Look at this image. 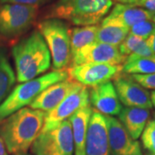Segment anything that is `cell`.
Here are the masks:
<instances>
[{"mask_svg": "<svg viewBox=\"0 0 155 155\" xmlns=\"http://www.w3.org/2000/svg\"><path fill=\"white\" fill-rule=\"evenodd\" d=\"M129 33V29L112 24H101L97 33L96 41L119 47Z\"/></svg>", "mask_w": 155, "mask_h": 155, "instance_id": "cell-22", "label": "cell"}, {"mask_svg": "<svg viewBox=\"0 0 155 155\" xmlns=\"http://www.w3.org/2000/svg\"><path fill=\"white\" fill-rule=\"evenodd\" d=\"M151 101H152V104L155 107V91L151 92Z\"/></svg>", "mask_w": 155, "mask_h": 155, "instance_id": "cell-33", "label": "cell"}, {"mask_svg": "<svg viewBox=\"0 0 155 155\" xmlns=\"http://www.w3.org/2000/svg\"><path fill=\"white\" fill-rule=\"evenodd\" d=\"M37 28L48 48L54 71L64 70L71 60V30L67 23L58 18H46Z\"/></svg>", "mask_w": 155, "mask_h": 155, "instance_id": "cell-5", "label": "cell"}, {"mask_svg": "<svg viewBox=\"0 0 155 155\" xmlns=\"http://www.w3.org/2000/svg\"><path fill=\"white\" fill-rule=\"evenodd\" d=\"M111 155H142L140 145L115 116H104Z\"/></svg>", "mask_w": 155, "mask_h": 155, "instance_id": "cell-12", "label": "cell"}, {"mask_svg": "<svg viewBox=\"0 0 155 155\" xmlns=\"http://www.w3.org/2000/svg\"><path fill=\"white\" fill-rule=\"evenodd\" d=\"M116 2H118L119 4H124V5H127L129 0H115Z\"/></svg>", "mask_w": 155, "mask_h": 155, "instance_id": "cell-34", "label": "cell"}, {"mask_svg": "<svg viewBox=\"0 0 155 155\" xmlns=\"http://www.w3.org/2000/svg\"><path fill=\"white\" fill-rule=\"evenodd\" d=\"M88 104H90L89 89L84 85H80L55 108L46 112L44 124L41 133L59 127L62 122L69 120V118L78 110Z\"/></svg>", "mask_w": 155, "mask_h": 155, "instance_id": "cell-8", "label": "cell"}, {"mask_svg": "<svg viewBox=\"0 0 155 155\" xmlns=\"http://www.w3.org/2000/svg\"><path fill=\"white\" fill-rule=\"evenodd\" d=\"M122 72V65L88 63L68 67V77L85 87H94L113 80Z\"/></svg>", "mask_w": 155, "mask_h": 155, "instance_id": "cell-9", "label": "cell"}, {"mask_svg": "<svg viewBox=\"0 0 155 155\" xmlns=\"http://www.w3.org/2000/svg\"><path fill=\"white\" fill-rule=\"evenodd\" d=\"M0 155H9L4 140L0 137Z\"/></svg>", "mask_w": 155, "mask_h": 155, "instance_id": "cell-30", "label": "cell"}, {"mask_svg": "<svg viewBox=\"0 0 155 155\" xmlns=\"http://www.w3.org/2000/svg\"><path fill=\"white\" fill-rule=\"evenodd\" d=\"M91 106H84L69 118L72 126L74 155H85V142L90 119L93 113Z\"/></svg>", "mask_w": 155, "mask_h": 155, "instance_id": "cell-17", "label": "cell"}, {"mask_svg": "<svg viewBox=\"0 0 155 155\" xmlns=\"http://www.w3.org/2000/svg\"><path fill=\"white\" fill-rule=\"evenodd\" d=\"M152 21H153V22H154L155 23V15L154 16H153V19H152Z\"/></svg>", "mask_w": 155, "mask_h": 155, "instance_id": "cell-35", "label": "cell"}, {"mask_svg": "<svg viewBox=\"0 0 155 155\" xmlns=\"http://www.w3.org/2000/svg\"><path fill=\"white\" fill-rule=\"evenodd\" d=\"M155 30V23L152 20H146L134 24L129 29V34L138 36L140 38L147 39Z\"/></svg>", "mask_w": 155, "mask_h": 155, "instance_id": "cell-24", "label": "cell"}, {"mask_svg": "<svg viewBox=\"0 0 155 155\" xmlns=\"http://www.w3.org/2000/svg\"><path fill=\"white\" fill-rule=\"evenodd\" d=\"M85 155H111L105 117L97 111H93L89 122Z\"/></svg>", "mask_w": 155, "mask_h": 155, "instance_id": "cell-14", "label": "cell"}, {"mask_svg": "<svg viewBox=\"0 0 155 155\" xmlns=\"http://www.w3.org/2000/svg\"><path fill=\"white\" fill-rule=\"evenodd\" d=\"M67 71H53L28 82L19 84L0 104V122L17 111L30 105L45 89L68 78Z\"/></svg>", "mask_w": 155, "mask_h": 155, "instance_id": "cell-4", "label": "cell"}, {"mask_svg": "<svg viewBox=\"0 0 155 155\" xmlns=\"http://www.w3.org/2000/svg\"><path fill=\"white\" fill-rule=\"evenodd\" d=\"M154 15V13L140 7L117 4L109 15L102 20L101 24H112L130 29L132 26L138 22L152 20Z\"/></svg>", "mask_w": 155, "mask_h": 155, "instance_id": "cell-16", "label": "cell"}, {"mask_svg": "<svg viewBox=\"0 0 155 155\" xmlns=\"http://www.w3.org/2000/svg\"><path fill=\"white\" fill-rule=\"evenodd\" d=\"M141 141L143 147L151 154H155V120L147 122L141 134Z\"/></svg>", "mask_w": 155, "mask_h": 155, "instance_id": "cell-23", "label": "cell"}, {"mask_svg": "<svg viewBox=\"0 0 155 155\" xmlns=\"http://www.w3.org/2000/svg\"><path fill=\"white\" fill-rule=\"evenodd\" d=\"M118 98L125 107L149 110L153 107L151 94L147 89L137 83L131 76L120 74L113 79Z\"/></svg>", "mask_w": 155, "mask_h": 155, "instance_id": "cell-11", "label": "cell"}, {"mask_svg": "<svg viewBox=\"0 0 155 155\" xmlns=\"http://www.w3.org/2000/svg\"><path fill=\"white\" fill-rule=\"evenodd\" d=\"M37 8L0 4V35L11 41L27 33L37 17Z\"/></svg>", "mask_w": 155, "mask_h": 155, "instance_id": "cell-6", "label": "cell"}, {"mask_svg": "<svg viewBox=\"0 0 155 155\" xmlns=\"http://www.w3.org/2000/svg\"><path fill=\"white\" fill-rule=\"evenodd\" d=\"M46 112L23 108L0 122V137L8 153H27L44 124Z\"/></svg>", "mask_w": 155, "mask_h": 155, "instance_id": "cell-1", "label": "cell"}, {"mask_svg": "<svg viewBox=\"0 0 155 155\" xmlns=\"http://www.w3.org/2000/svg\"><path fill=\"white\" fill-rule=\"evenodd\" d=\"M122 72L128 75H147L155 73V55L142 57L130 54L122 64Z\"/></svg>", "mask_w": 155, "mask_h": 155, "instance_id": "cell-20", "label": "cell"}, {"mask_svg": "<svg viewBox=\"0 0 155 155\" xmlns=\"http://www.w3.org/2000/svg\"><path fill=\"white\" fill-rule=\"evenodd\" d=\"M90 105L104 116H119L122 105L112 81L89 89Z\"/></svg>", "mask_w": 155, "mask_h": 155, "instance_id": "cell-13", "label": "cell"}, {"mask_svg": "<svg viewBox=\"0 0 155 155\" xmlns=\"http://www.w3.org/2000/svg\"><path fill=\"white\" fill-rule=\"evenodd\" d=\"M148 155H155V154H148Z\"/></svg>", "mask_w": 155, "mask_h": 155, "instance_id": "cell-37", "label": "cell"}, {"mask_svg": "<svg viewBox=\"0 0 155 155\" xmlns=\"http://www.w3.org/2000/svg\"><path fill=\"white\" fill-rule=\"evenodd\" d=\"M7 41H7L6 39H5L3 36L0 35V48L5 47L6 45V43H7Z\"/></svg>", "mask_w": 155, "mask_h": 155, "instance_id": "cell-32", "label": "cell"}, {"mask_svg": "<svg viewBox=\"0 0 155 155\" xmlns=\"http://www.w3.org/2000/svg\"><path fill=\"white\" fill-rule=\"evenodd\" d=\"M125 60L118 47L95 41L72 54L69 67L88 63L122 65Z\"/></svg>", "mask_w": 155, "mask_h": 155, "instance_id": "cell-10", "label": "cell"}, {"mask_svg": "<svg viewBox=\"0 0 155 155\" xmlns=\"http://www.w3.org/2000/svg\"><path fill=\"white\" fill-rule=\"evenodd\" d=\"M17 81V75L11 67L5 48H0V104L11 93Z\"/></svg>", "mask_w": 155, "mask_h": 155, "instance_id": "cell-19", "label": "cell"}, {"mask_svg": "<svg viewBox=\"0 0 155 155\" xmlns=\"http://www.w3.org/2000/svg\"><path fill=\"white\" fill-rule=\"evenodd\" d=\"M99 26L90 25L76 27L71 30V55L78 50L96 41Z\"/></svg>", "mask_w": 155, "mask_h": 155, "instance_id": "cell-21", "label": "cell"}, {"mask_svg": "<svg viewBox=\"0 0 155 155\" xmlns=\"http://www.w3.org/2000/svg\"><path fill=\"white\" fill-rule=\"evenodd\" d=\"M134 6L143 8L145 10H147L155 14V0H147V1L137 4V5H134Z\"/></svg>", "mask_w": 155, "mask_h": 155, "instance_id": "cell-28", "label": "cell"}, {"mask_svg": "<svg viewBox=\"0 0 155 155\" xmlns=\"http://www.w3.org/2000/svg\"><path fill=\"white\" fill-rule=\"evenodd\" d=\"M17 80L28 82L41 76L51 67L52 59L44 38L34 30L11 48Z\"/></svg>", "mask_w": 155, "mask_h": 155, "instance_id": "cell-2", "label": "cell"}, {"mask_svg": "<svg viewBox=\"0 0 155 155\" xmlns=\"http://www.w3.org/2000/svg\"><path fill=\"white\" fill-rule=\"evenodd\" d=\"M154 117H155V116H154Z\"/></svg>", "mask_w": 155, "mask_h": 155, "instance_id": "cell-38", "label": "cell"}, {"mask_svg": "<svg viewBox=\"0 0 155 155\" xmlns=\"http://www.w3.org/2000/svg\"><path fill=\"white\" fill-rule=\"evenodd\" d=\"M113 5L112 0H57L47 18H58L73 25H96L106 17Z\"/></svg>", "mask_w": 155, "mask_h": 155, "instance_id": "cell-3", "label": "cell"}, {"mask_svg": "<svg viewBox=\"0 0 155 155\" xmlns=\"http://www.w3.org/2000/svg\"><path fill=\"white\" fill-rule=\"evenodd\" d=\"M48 1V0H0V4H13L38 8L40 6L43 5Z\"/></svg>", "mask_w": 155, "mask_h": 155, "instance_id": "cell-27", "label": "cell"}, {"mask_svg": "<svg viewBox=\"0 0 155 155\" xmlns=\"http://www.w3.org/2000/svg\"><path fill=\"white\" fill-rule=\"evenodd\" d=\"M17 155H28L27 153H22V154H17Z\"/></svg>", "mask_w": 155, "mask_h": 155, "instance_id": "cell-36", "label": "cell"}, {"mask_svg": "<svg viewBox=\"0 0 155 155\" xmlns=\"http://www.w3.org/2000/svg\"><path fill=\"white\" fill-rule=\"evenodd\" d=\"M80 85L82 84L69 78L66 80L54 84L45 89L34 100L33 103L29 105V108L48 112L60 104L68 95Z\"/></svg>", "mask_w": 155, "mask_h": 155, "instance_id": "cell-15", "label": "cell"}, {"mask_svg": "<svg viewBox=\"0 0 155 155\" xmlns=\"http://www.w3.org/2000/svg\"><path fill=\"white\" fill-rule=\"evenodd\" d=\"M144 41L146 40L128 33L127 36L118 47V48L122 55L127 57V56L130 55L131 54H133Z\"/></svg>", "mask_w": 155, "mask_h": 155, "instance_id": "cell-25", "label": "cell"}, {"mask_svg": "<svg viewBox=\"0 0 155 155\" xmlns=\"http://www.w3.org/2000/svg\"><path fill=\"white\" fill-rule=\"evenodd\" d=\"M146 42L150 48V49L152 50L153 53L155 54V30L152 33L149 37L146 40Z\"/></svg>", "mask_w": 155, "mask_h": 155, "instance_id": "cell-29", "label": "cell"}, {"mask_svg": "<svg viewBox=\"0 0 155 155\" xmlns=\"http://www.w3.org/2000/svg\"><path fill=\"white\" fill-rule=\"evenodd\" d=\"M145 1H147V0H129V2H128V4H127V5H137V4L142 3V2H145Z\"/></svg>", "mask_w": 155, "mask_h": 155, "instance_id": "cell-31", "label": "cell"}, {"mask_svg": "<svg viewBox=\"0 0 155 155\" xmlns=\"http://www.w3.org/2000/svg\"><path fill=\"white\" fill-rule=\"evenodd\" d=\"M34 155H73L74 144L70 121L52 130L40 133L31 146Z\"/></svg>", "mask_w": 155, "mask_h": 155, "instance_id": "cell-7", "label": "cell"}, {"mask_svg": "<svg viewBox=\"0 0 155 155\" xmlns=\"http://www.w3.org/2000/svg\"><path fill=\"white\" fill-rule=\"evenodd\" d=\"M150 111L147 109L136 107L122 108L118 116V120L125 127L129 135L134 139H137L141 135L147 123L148 122Z\"/></svg>", "mask_w": 155, "mask_h": 155, "instance_id": "cell-18", "label": "cell"}, {"mask_svg": "<svg viewBox=\"0 0 155 155\" xmlns=\"http://www.w3.org/2000/svg\"><path fill=\"white\" fill-rule=\"evenodd\" d=\"M131 77L144 88L155 90V73L147 75H131Z\"/></svg>", "mask_w": 155, "mask_h": 155, "instance_id": "cell-26", "label": "cell"}]
</instances>
